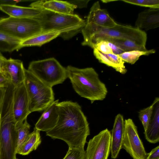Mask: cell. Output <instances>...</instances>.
Wrapping results in <instances>:
<instances>
[{
  "instance_id": "cell-34",
  "label": "cell",
  "mask_w": 159,
  "mask_h": 159,
  "mask_svg": "<svg viewBox=\"0 0 159 159\" xmlns=\"http://www.w3.org/2000/svg\"><path fill=\"white\" fill-rule=\"evenodd\" d=\"M10 83V80L0 72V87H7Z\"/></svg>"
},
{
  "instance_id": "cell-7",
  "label": "cell",
  "mask_w": 159,
  "mask_h": 159,
  "mask_svg": "<svg viewBox=\"0 0 159 159\" xmlns=\"http://www.w3.org/2000/svg\"><path fill=\"white\" fill-rule=\"evenodd\" d=\"M47 86L52 87L68 78L66 68L53 57L31 61L27 69Z\"/></svg>"
},
{
  "instance_id": "cell-24",
  "label": "cell",
  "mask_w": 159,
  "mask_h": 159,
  "mask_svg": "<svg viewBox=\"0 0 159 159\" xmlns=\"http://www.w3.org/2000/svg\"><path fill=\"white\" fill-rule=\"evenodd\" d=\"M21 41L0 32V52H11L22 48Z\"/></svg>"
},
{
  "instance_id": "cell-18",
  "label": "cell",
  "mask_w": 159,
  "mask_h": 159,
  "mask_svg": "<svg viewBox=\"0 0 159 159\" xmlns=\"http://www.w3.org/2000/svg\"><path fill=\"white\" fill-rule=\"evenodd\" d=\"M159 26V9L150 8L139 13L135 27L141 30L148 31Z\"/></svg>"
},
{
  "instance_id": "cell-11",
  "label": "cell",
  "mask_w": 159,
  "mask_h": 159,
  "mask_svg": "<svg viewBox=\"0 0 159 159\" xmlns=\"http://www.w3.org/2000/svg\"><path fill=\"white\" fill-rule=\"evenodd\" d=\"M13 111L16 124L23 122L31 113L29 109L28 97L24 82L14 87Z\"/></svg>"
},
{
  "instance_id": "cell-29",
  "label": "cell",
  "mask_w": 159,
  "mask_h": 159,
  "mask_svg": "<svg viewBox=\"0 0 159 159\" xmlns=\"http://www.w3.org/2000/svg\"><path fill=\"white\" fill-rule=\"evenodd\" d=\"M152 109V104L149 106L140 110L139 112V118L145 130L150 120Z\"/></svg>"
},
{
  "instance_id": "cell-3",
  "label": "cell",
  "mask_w": 159,
  "mask_h": 159,
  "mask_svg": "<svg viewBox=\"0 0 159 159\" xmlns=\"http://www.w3.org/2000/svg\"><path fill=\"white\" fill-rule=\"evenodd\" d=\"M66 68L73 89L80 96L89 100L92 103L106 98L107 88L93 68H79L68 66Z\"/></svg>"
},
{
  "instance_id": "cell-6",
  "label": "cell",
  "mask_w": 159,
  "mask_h": 159,
  "mask_svg": "<svg viewBox=\"0 0 159 159\" xmlns=\"http://www.w3.org/2000/svg\"><path fill=\"white\" fill-rule=\"evenodd\" d=\"M25 76L24 83L28 95L30 111L31 113L44 111L54 101L52 88L44 84L25 69Z\"/></svg>"
},
{
  "instance_id": "cell-17",
  "label": "cell",
  "mask_w": 159,
  "mask_h": 159,
  "mask_svg": "<svg viewBox=\"0 0 159 159\" xmlns=\"http://www.w3.org/2000/svg\"><path fill=\"white\" fill-rule=\"evenodd\" d=\"M152 105L151 117L144 133L147 140L155 143L159 141V98H155Z\"/></svg>"
},
{
  "instance_id": "cell-28",
  "label": "cell",
  "mask_w": 159,
  "mask_h": 159,
  "mask_svg": "<svg viewBox=\"0 0 159 159\" xmlns=\"http://www.w3.org/2000/svg\"><path fill=\"white\" fill-rule=\"evenodd\" d=\"M63 159H86V152L84 148L69 147Z\"/></svg>"
},
{
  "instance_id": "cell-26",
  "label": "cell",
  "mask_w": 159,
  "mask_h": 159,
  "mask_svg": "<svg viewBox=\"0 0 159 159\" xmlns=\"http://www.w3.org/2000/svg\"><path fill=\"white\" fill-rule=\"evenodd\" d=\"M30 125L28 123L27 119L22 122L16 124V128L18 134L17 152L27 138L30 134Z\"/></svg>"
},
{
  "instance_id": "cell-13",
  "label": "cell",
  "mask_w": 159,
  "mask_h": 159,
  "mask_svg": "<svg viewBox=\"0 0 159 159\" xmlns=\"http://www.w3.org/2000/svg\"><path fill=\"white\" fill-rule=\"evenodd\" d=\"M58 102V99L54 101L44 110L35 125L36 129L46 132L55 127L59 118Z\"/></svg>"
},
{
  "instance_id": "cell-25",
  "label": "cell",
  "mask_w": 159,
  "mask_h": 159,
  "mask_svg": "<svg viewBox=\"0 0 159 159\" xmlns=\"http://www.w3.org/2000/svg\"><path fill=\"white\" fill-rule=\"evenodd\" d=\"M155 50L153 49L146 51L133 50L125 52L119 55L124 62L132 65L134 64L143 55H148L155 53Z\"/></svg>"
},
{
  "instance_id": "cell-22",
  "label": "cell",
  "mask_w": 159,
  "mask_h": 159,
  "mask_svg": "<svg viewBox=\"0 0 159 159\" xmlns=\"http://www.w3.org/2000/svg\"><path fill=\"white\" fill-rule=\"evenodd\" d=\"M39 130L34 128L33 131L29 134L17 154L22 155L29 154L33 150L37 149L41 142Z\"/></svg>"
},
{
  "instance_id": "cell-8",
  "label": "cell",
  "mask_w": 159,
  "mask_h": 159,
  "mask_svg": "<svg viewBox=\"0 0 159 159\" xmlns=\"http://www.w3.org/2000/svg\"><path fill=\"white\" fill-rule=\"evenodd\" d=\"M0 32L22 41L42 33V30L34 18L9 16L0 18Z\"/></svg>"
},
{
  "instance_id": "cell-1",
  "label": "cell",
  "mask_w": 159,
  "mask_h": 159,
  "mask_svg": "<svg viewBox=\"0 0 159 159\" xmlns=\"http://www.w3.org/2000/svg\"><path fill=\"white\" fill-rule=\"evenodd\" d=\"M58 106L57 122L54 127L46 132V135L63 140L69 147L84 148L90 129L81 107L70 101L59 102Z\"/></svg>"
},
{
  "instance_id": "cell-2",
  "label": "cell",
  "mask_w": 159,
  "mask_h": 159,
  "mask_svg": "<svg viewBox=\"0 0 159 159\" xmlns=\"http://www.w3.org/2000/svg\"><path fill=\"white\" fill-rule=\"evenodd\" d=\"M81 31L84 38L82 45L93 48L97 43L106 38L129 39L145 46L147 40V34L144 31L118 23L113 27L106 28L86 22Z\"/></svg>"
},
{
  "instance_id": "cell-36",
  "label": "cell",
  "mask_w": 159,
  "mask_h": 159,
  "mask_svg": "<svg viewBox=\"0 0 159 159\" xmlns=\"http://www.w3.org/2000/svg\"><path fill=\"white\" fill-rule=\"evenodd\" d=\"M7 89V87H0V107L4 100Z\"/></svg>"
},
{
  "instance_id": "cell-5",
  "label": "cell",
  "mask_w": 159,
  "mask_h": 159,
  "mask_svg": "<svg viewBox=\"0 0 159 159\" xmlns=\"http://www.w3.org/2000/svg\"><path fill=\"white\" fill-rule=\"evenodd\" d=\"M39 23L42 33L61 31L59 36L68 39L81 31L86 21L76 14L66 15L42 10L34 18Z\"/></svg>"
},
{
  "instance_id": "cell-4",
  "label": "cell",
  "mask_w": 159,
  "mask_h": 159,
  "mask_svg": "<svg viewBox=\"0 0 159 159\" xmlns=\"http://www.w3.org/2000/svg\"><path fill=\"white\" fill-rule=\"evenodd\" d=\"M13 90L8 89L0 107V159H18V134L13 111Z\"/></svg>"
},
{
  "instance_id": "cell-30",
  "label": "cell",
  "mask_w": 159,
  "mask_h": 159,
  "mask_svg": "<svg viewBox=\"0 0 159 159\" xmlns=\"http://www.w3.org/2000/svg\"><path fill=\"white\" fill-rule=\"evenodd\" d=\"M93 48L104 54L113 53L106 41L101 40L99 41L95 45Z\"/></svg>"
},
{
  "instance_id": "cell-20",
  "label": "cell",
  "mask_w": 159,
  "mask_h": 159,
  "mask_svg": "<svg viewBox=\"0 0 159 159\" xmlns=\"http://www.w3.org/2000/svg\"><path fill=\"white\" fill-rule=\"evenodd\" d=\"M93 49L94 56L100 62L112 67L122 74L126 73L127 70L124 65L125 62L118 55L104 54L95 48Z\"/></svg>"
},
{
  "instance_id": "cell-9",
  "label": "cell",
  "mask_w": 159,
  "mask_h": 159,
  "mask_svg": "<svg viewBox=\"0 0 159 159\" xmlns=\"http://www.w3.org/2000/svg\"><path fill=\"white\" fill-rule=\"evenodd\" d=\"M125 129L121 148L124 149L133 159H146V152L140 138L137 127L132 120H125Z\"/></svg>"
},
{
  "instance_id": "cell-23",
  "label": "cell",
  "mask_w": 159,
  "mask_h": 159,
  "mask_svg": "<svg viewBox=\"0 0 159 159\" xmlns=\"http://www.w3.org/2000/svg\"><path fill=\"white\" fill-rule=\"evenodd\" d=\"M102 40L111 42L120 48L125 52L133 50L144 51L147 50L145 46L139 44L129 39L108 38Z\"/></svg>"
},
{
  "instance_id": "cell-15",
  "label": "cell",
  "mask_w": 159,
  "mask_h": 159,
  "mask_svg": "<svg viewBox=\"0 0 159 159\" xmlns=\"http://www.w3.org/2000/svg\"><path fill=\"white\" fill-rule=\"evenodd\" d=\"M86 22L106 28H112L117 24L110 16L107 10L101 8L99 1L91 7Z\"/></svg>"
},
{
  "instance_id": "cell-12",
  "label": "cell",
  "mask_w": 159,
  "mask_h": 159,
  "mask_svg": "<svg viewBox=\"0 0 159 159\" xmlns=\"http://www.w3.org/2000/svg\"><path fill=\"white\" fill-rule=\"evenodd\" d=\"M25 69L21 61L10 58L6 60L2 73L10 80L14 88L24 82Z\"/></svg>"
},
{
  "instance_id": "cell-14",
  "label": "cell",
  "mask_w": 159,
  "mask_h": 159,
  "mask_svg": "<svg viewBox=\"0 0 159 159\" xmlns=\"http://www.w3.org/2000/svg\"><path fill=\"white\" fill-rule=\"evenodd\" d=\"M30 7L45 10L58 13L73 15L75 5L68 1L55 0L38 1L32 3Z\"/></svg>"
},
{
  "instance_id": "cell-32",
  "label": "cell",
  "mask_w": 159,
  "mask_h": 159,
  "mask_svg": "<svg viewBox=\"0 0 159 159\" xmlns=\"http://www.w3.org/2000/svg\"><path fill=\"white\" fill-rule=\"evenodd\" d=\"M106 41L108 45L111 49L113 54L119 55L125 52L121 48L114 43L109 41Z\"/></svg>"
},
{
  "instance_id": "cell-31",
  "label": "cell",
  "mask_w": 159,
  "mask_h": 159,
  "mask_svg": "<svg viewBox=\"0 0 159 159\" xmlns=\"http://www.w3.org/2000/svg\"><path fill=\"white\" fill-rule=\"evenodd\" d=\"M146 159H159V146L153 149L149 153Z\"/></svg>"
},
{
  "instance_id": "cell-37",
  "label": "cell",
  "mask_w": 159,
  "mask_h": 159,
  "mask_svg": "<svg viewBox=\"0 0 159 159\" xmlns=\"http://www.w3.org/2000/svg\"><path fill=\"white\" fill-rule=\"evenodd\" d=\"M7 59L0 52V72L2 73L3 66Z\"/></svg>"
},
{
  "instance_id": "cell-35",
  "label": "cell",
  "mask_w": 159,
  "mask_h": 159,
  "mask_svg": "<svg viewBox=\"0 0 159 159\" xmlns=\"http://www.w3.org/2000/svg\"><path fill=\"white\" fill-rule=\"evenodd\" d=\"M25 0H0V6L4 5H16L20 2L26 1Z\"/></svg>"
},
{
  "instance_id": "cell-19",
  "label": "cell",
  "mask_w": 159,
  "mask_h": 159,
  "mask_svg": "<svg viewBox=\"0 0 159 159\" xmlns=\"http://www.w3.org/2000/svg\"><path fill=\"white\" fill-rule=\"evenodd\" d=\"M0 9L10 16L18 18H34L39 15L42 10L36 8L16 5H2L0 6Z\"/></svg>"
},
{
  "instance_id": "cell-27",
  "label": "cell",
  "mask_w": 159,
  "mask_h": 159,
  "mask_svg": "<svg viewBox=\"0 0 159 159\" xmlns=\"http://www.w3.org/2000/svg\"><path fill=\"white\" fill-rule=\"evenodd\" d=\"M135 5L159 9V0H119Z\"/></svg>"
},
{
  "instance_id": "cell-16",
  "label": "cell",
  "mask_w": 159,
  "mask_h": 159,
  "mask_svg": "<svg viewBox=\"0 0 159 159\" xmlns=\"http://www.w3.org/2000/svg\"><path fill=\"white\" fill-rule=\"evenodd\" d=\"M123 116L118 114L116 116L111 133V158L116 159L121 148L125 129Z\"/></svg>"
},
{
  "instance_id": "cell-38",
  "label": "cell",
  "mask_w": 159,
  "mask_h": 159,
  "mask_svg": "<svg viewBox=\"0 0 159 159\" xmlns=\"http://www.w3.org/2000/svg\"><path fill=\"white\" fill-rule=\"evenodd\" d=\"M0 121H1V116H0Z\"/></svg>"
},
{
  "instance_id": "cell-33",
  "label": "cell",
  "mask_w": 159,
  "mask_h": 159,
  "mask_svg": "<svg viewBox=\"0 0 159 159\" xmlns=\"http://www.w3.org/2000/svg\"><path fill=\"white\" fill-rule=\"evenodd\" d=\"M90 0H73L68 1L70 3L75 5L77 8H82L86 7Z\"/></svg>"
},
{
  "instance_id": "cell-10",
  "label": "cell",
  "mask_w": 159,
  "mask_h": 159,
  "mask_svg": "<svg viewBox=\"0 0 159 159\" xmlns=\"http://www.w3.org/2000/svg\"><path fill=\"white\" fill-rule=\"evenodd\" d=\"M111 144V133L106 129L89 140L85 151L86 159H108Z\"/></svg>"
},
{
  "instance_id": "cell-21",
  "label": "cell",
  "mask_w": 159,
  "mask_h": 159,
  "mask_svg": "<svg viewBox=\"0 0 159 159\" xmlns=\"http://www.w3.org/2000/svg\"><path fill=\"white\" fill-rule=\"evenodd\" d=\"M62 33L61 31H54L42 33L30 38L22 41V48L29 46H41L55 39Z\"/></svg>"
}]
</instances>
